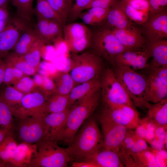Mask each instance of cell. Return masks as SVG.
I'll use <instances>...</instances> for the list:
<instances>
[{"label":"cell","instance_id":"cell-47","mask_svg":"<svg viewBox=\"0 0 167 167\" xmlns=\"http://www.w3.org/2000/svg\"><path fill=\"white\" fill-rule=\"evenodd\" d=\"M154 154L156 161L158 167H166L167 166V152L163 149L158 150L150 148Z\"/></svg>","mask_w":167,"mask_h":167},{"label":"cell","instance_id":"cell-28","mask_svg":"<svg viewBox=\"0 0 167 167\" xmlns=\"http://www.w3.org/2000/svg\"><path fill=\"white\" fill-rule=\"evenodd\" d=\"M69 95L54 93L46 99L45 108V114L62 112L68 107Z\"/></svg>","mask_w":167,"mask_h":167},{"label":"cell","instance_id":"cell-42","mask_svg":"<svg viewBox=\"0 0 167 167\" xmlns=\"http://www.w3.org/2000/svg\"><path fill=\"white\" fill-rule=\"evenodd\" d=\"M13 84L15 88L24 94L35 91L34 88L36 87L33 79L25 75Z\"/></svg>","mask_w":167,"mask_h":167},{"label":"cell","instance_id":"cell-12","mask_svg":"<svg viewBox=\"0 0 167 167\" xmlns=\"http://www.w3.org/2000/svg\"><path fill=\"white\" fill-rule=\"evenodd\" d=\"M45 98L36 90L24 94L19 106L13 110V114L18 119L31 116L44 115Z\"/></svg>","mask_w":167,"mask_h":167},{"label":"cell","instance_id":"cell-55","mask_svg":"<svg viewBox=\"0 0 167 167\" xmlns=\"http://www.w3.org/2000/svg\"><path fill=\"white\" fill-rule=\"evenodd\" d=\"M6 64L3 59L0 58V86L3 82Z\"/></svg>","mask_w":167,"mask_h":167},{"label":"cell","instance_id":"cell-37","mask_svg":"<svg viewBox=\"0 0 167 167\" xmlns=\"http://www.w3.org/2000/svg\"><path fill=\"white\" fill-rule=\"evenodd\" d=\"M46 1L62 19L64 24H66L71 7L72 0Z\"/></svg>","mask_w":167,"mask_h":167},{"label":"cell","instance_id":"cell-20","mask_svg":"<svg viewBox=\"0 0 167 167\" xmlns=\"http://www.w3.org/2000/svg\"><path fill=\"white\" fill-rule=\"evenodd\" d=\"M145 49L152 58L151 68L167 66V41H147Z\"/></svg>","mask_w":167,"mask_h":167},{"label":"cell","instance_id":"cell-6","mask_svg":"<svg viewBox=\"0 0 167 167\" xmlns=\"http://www.w3.org/2000/svg\"><path fill=\"white\" fill-rule=\"evenodd\" d=\"M91 45L95 53L94 54L114 66L117 56L127 49L120 42L112 30L107 27L93 33Z\"/></svg>","mask_w":167,"mask_h":167},{"label":"cell","instance_id":"cell-48","mask_svg":"<svg viewBox=\"0 0 167 167\" xmlns=\"http://www.w3.org/2000/svg\"><path fill=\"white\" fill-rule=\"evenodd\" d=\"M14 68L6 64L3 82L5 85L14 84L17 81Z\"/></svg>","mask_w":167,"mask_h":167},{"label":"cell","instance_id":"cell-53","mask_svg":"<svg viewBox=\"0 0 167 167\" xmlns=\"http://www.w3.org/2000/svg\"><path fill=\"white\" fill-rule=\"evenodd\" d=\"M71 166L73 167H97L94 162L89 160L75 161L73 163Z\"/></svg>","mask_w":167,"mask_h":167},{"label":"cell","instance_id":"cell-24","mask_svg":"<svg viewBox=\"0 0 167 167\" xmlns=\"http://www.w3.org/2000/svg\"><path fill=\"white\" fill-rule=\"evenodd\" d=\"M40 39L36 29L30 25L21 34L12 51L17 55L22 56L36 40Z\"/></svg>","mask_w":167,"mask_h":167},{"label":"cell","instance_id":"cell-26","mask_svg":"<svg viewBox=\"0 0 167 167\" xmlns=\"http://www.w3.org/2000/svg\"><path fill=\"white\" fill-rule=\"evenodd\" d=\"M148 117L154 123L167 129V99L151 104L148 109Z\"/></svg>","mask_w":167,"mask_h":167},{"label":"cell","instance_id":"cell-49","mask_svg":"<svg viewBox=\"0 0 167 167\" xmlns=\"http://www.w3.org/2000/svg\"><path fill=\"white\" fill-rule=\"evenodd\" d=\"M164 84L167 86V66L151 68V72Z\"/></svg>","mask_w":167,"mask_h":167},{"label":"cell","instance_id":"cell-39","mask_svg":"<svg viewBox=\"0 0 167 167\" xmlns=\"http://www.w3.org/2000/svg\"><path fill=\"white\" fill-rule=\"evenodd\" d=\"M13 116L10 107L0 96V127L12 129L14 125Z\"/></svg>","mask_w":167,"mask_h":167},{"label":"cell","instance_id":"cell-1","mask_svg":"<svg viewBox=\"0 0 167 167\" xmlns=\"http://www.w3.org/2000/svg\"><path fill=\"white\" fill-rule=\"evenodd\" d=\"M91 116L84 122L66 148L72 160H85L103 147L102 134L96 120Z\"/></svg>","mask_w":167,"mask_h":167},{"label":"cell","instance_id":"cell-3","mask_svg":"<svg viewBox=\"0 0 167 167\" xmlns=\"http://www.w3.org/2000/svg\"><path fill=\"white\" fill-rule=\"evenodd\" d=\"M114 74L134 105L142 109H148L151 104L147 101V78L128 68L115 66Z\"/></svg>","mask_w":167,"mask_h":167},{"label":"cell","instance_id":"cell-10","mask_svg":"<svg viewBox=\"0 0 167 167\" xmlns=\"http://www.w3.org/2000/svg\"><path fill=\"white\" fill-rule=\"evenodd\" d=\"M30 21L19 16L10 17L7 25L0 33V58L13 49L22 33L31 25Z\"/></svg>","mask_w":167,"mask_h":167},{"label":"cell","instance_id":"cell-40","mask_svg":"<svg viewBox=\"0 0 167 167\" xmlns=\"http://www.w3.org/2000/svg\"><path fill=\"white\" fill-rule=\"evenodd\" d=\"M154 139L150 144L152 148L158 150L167 148V129L155 123Z\"/></svg>","mask_w":167,"mask_h":167},{"label":"cell","instance_id":"cell-30","mask_svg":"<svg viewBox=\"0 0 167 167\" xmlns=\"http://www.w3.org/2000/svg\"><path fill=\"white\" fill-rule=\"evenodd\" d=\"M129 159L131 167H158L154 154L149 148L130 155Z\"/></svg>","mask_w":167,"mask_h":167},{"label":"cell","instance_id":"cell-2","mask_svg":"<svg viewBox=\"0 0 167 167\" xmlns=\"http://www.w3.org/2000/svg\"><path fill=\"white\" fill-rule=\"evenodd\" d=\"M99 91L92 92L69 107L65 124L59 138L69 144L84 122L91 116L98 105Z\"/></svg>","mask_w":167,"mask_h":167},{"label":"cell","instance_id":"cell-35","mask_svg":"<svg viewBox=\"0 0 167 167\" xmlns=\"http://www.w3.org/2000/svg\"><path fill=\"white\" fill-rule=\"evenodd\" d=\"M45 44L41 39L36 40L28 52L22 56L24 61L30 66L35 68L37 71L41 62V49Z\"/></svg>","mask_w":167,"mask_h":167},{"label":"cell","instance_id":"cell-54","mask_svg":"<svg viewBox=\"0 0 167 167\" xmlns=\"http://www.w3.org/2000/svg\"><path fill=\"white\" fill-rule=\"evenodd\" d=\"M33 79L36 87L40 88L42 86L43 82V76L38 73H35L34 75Z\"/></svg>","mask_w":167,"mask_h":167},{"label":"cell","instance_id":"cell-13","mask_svg":"<svg viewBox=\"0 0 167 167\" xmlns=\"http://www.w3.org/2000/svg\"><path fill=\"white\" fill-rule=\"evenodd\" d=\"M98 119L102 131L103 147L118 153L128 129L100 115Z\"/></svg>","mask_w":167,"mask_h":167},{"label":"cell","instance_id":"cell-17","mask_svg":"<svg viewBox=\"0 0 167 167\" xmlns=\"http://www.w3.org/2000/svg\"><path fill=\"white\" fill-rule=\"evenodd\" d=\"M69 109V107H68L62 112L50 113L44 115L46 135L44 139L57 142L59 141Z\"/></svg>","mask_w":167,"mask_h":167},{"label":"cell","instance_id":"cell-4","mask_svg":"<svg viewBox=\"0 0 167 167\" xmlns=\"http://www.w3.org/2000/svg\"><path fill=\"white\" fill-rule=\"evenodd\" d=\"M102 67L101 58L94 54H72L68 72L77 85L98 78Z\"/></svg>","mask_w":167,"mask_h":167},{"label":"cell","instance_id":"cell-16","mask_svg":"<svg viewBox=\"0 0 167 167\" xmlns=\"http://www.w3.org/2000/svg\"><path fill=\"white\" fill-rule=\"evenodd\" d=\"M146 50L127 49L118 55L115 61V66L128 68L134 71L150 66L148 63L149 58Z\"/></svg>","mask_w":167,"mask_h":167},{"label":"cell","instance_id":"cell-25","mask_svg":"<svg viewBox=\"0 0 167 167\" xmlns=\"http://www.w3.org/2000/svg\"><path fill=\"white\" fill-rule=\"evenodd\" d=\"M109 9L99 7L90 8L78 16L85 25L96 26L105 21Z\"/></svg>","mask_w":167,"mask_h":167},{"label":"cell","instance_id":"cell-33","mask_svg":"<svg viewBox=\"0 0 167 167\" xmlns=\"http://www.w3.org/2000/svg\"><path fill=\"white\" fill-rule=\"evenodd\" d=\"M24 94L14 87L6 85L0 93V96L9 106L12 111L19 106Z\"/></svg>","mask_w":167,"mask_h":167},{"label":"cell","instance_id":"cell-18","mask_svg":"<svg viewBox=\"0 0 167 167\" xmlns=\"http://www.w3.org/2000/svg\"><path fill=\"white\" fill-rule=\"evenodd\" d=\"M37 153L36 144L21 142L14 152L10 162L11 167H28Z\"/></svg>","mask_w":167,"mask_h":167},{"label":"cell","instance_id":"cell-51","mask_svg":"<svg viewBox=\"0 0 167 167\" xmlns=\"http://www.w3.org/2000/svg\"><path fill=\"white\" fill-rule=\"evenodd\" d=\"M147 142L143 139L138 137L131 151L129 156L138 153L140 152L146 150L149 148Z\"/></svg>","mask_w":167,"mask_h":167},{"label":"cell","instance_id":"cell-22","mask_svg":"<svg viewBox=\"0 0 167 167\" xmlns=\"http://www.w3.org/2000/svg\"><path fill=\"white\" fill-rule=\"evenodd\" d=\"M101 86V81L98 78L76 85L69 94L68 107L88 95L99 91Z\"/></svg>","mask_w":167,"mask_h":167},{"label":"cell","instance_id":"cell-44","mask_svg":"<svg viewBox=\"0 0 167 167\" xmlns=\"http://www.w3.org/2000/svg\"><path fill=\"white\" fill-rule=\"evenodd\" d=\"M43 82L40 88L41 92L45 96L46 100L50 95L55 92V85L52 79L50 77L43 75Z\"/></svg>","mask_w":167,"mask_h":167},{"label":"cell","instance_id":"cell-34","mask_svg":"<svg viewBox=\"0 0 167 167\" xmlns=\"http://www.w3.org/2000/svg\"><path fill=\"white\" fill-rule=\"evenodd\" d=\"M134 131L136 134L150 144L154 136L155 125L147 117L140 120L139 124Z\"/></svg>","mask_w":167,"mask_h":167},{"label":"cell","instance_id":"cell-57","mask_svg":"<svg viewBox=\"0 0 167 167\" xmlns=\"http://www.w3.org/2000/svg\"><path fill=\"white\" fill-rule=\"evenodd\" d=\"M11 0H0V8H7Z\"/></svg>","mask_w":167,"mask_h":167},{"label":"cell","instance_id":"cell-52","mask_svg":"<svg viewBox=\"0 0 167 167\" xmlns=\"http://www.w3.org/2000/svg\"><path fill=\"white\" fill-rule=\"evenodd\" d=\"M10 17L7 8H0V33L5 28Z\"/></svg>","mask_w":167,"mask_h":167},{"label":"cell","instance_id":"cell-45","mask_svg":"<svg viewBox=\"0 0 167 167\" xmlns=\"http://www.w3.org/2000/svg\"><path fill=\"white\" fill-rule=\"evenodd\" d=\"M149 6V15H155L166 10L167 0H148Z\"/></svg>","mask_w":167,"mask_h":167},{"label":"cell","instance_id":"cell-58","mask_svg":"<svg viewBox=\"0 0 167 167\" xmlns=\"http://www.w3.org/2000/svg\"><path fill=\"white\" fill-rule=\"evenodd\" d=\"M10 167L7 163L4 162L0 158V167Z\"/></svg>","mask_w":167,"mask_h":167},{"label":"cell","instance_id":"cell-9","mask_svg":"<svg viewBox=\"0 0 167 167\" xmlns=\"http://www.w3.org/2000/svg\"><path fill=\"white\" fill-rule=\"evenodd\" d=\"M44 115L31 116L18 119L15 131L21 142L36 144L45 136Z\"/></svg>","mask_w":167,"mask_h":167},{"label":"cell","instance_id":"cell-50","mask_svg":"<svg viewBox=\"0 0 167 167\" xmlns=\"http://www.w3.org/2000/svg\"><path fill=\"white\" fill-rule=\"evenodd\" d=\"M117 0H92L85 10L93 7L109 9Z\"/></svg>","mask_w":167,"mask_h":167},{"label":"cell","instance_id":"cell-19","mask_svg":"<svg viewBox=\"0 0 167 167\" xmlns=\"http://www.w3.org/2000/svg\"><path fill=\"white\" fill-rule=\"evenodd\" d=\"M111 29L127 28L133 24L126 15L121 1H117L109 9L105 21Z\"/></svg>","mask_w":167,"mask_h":167},{"label":"cell","instance_id":"cell-29","mask_svg":"<svg viewBox=\"0 0 167 167\" xmlns=\"http://www.w3.org/2000/svg\"><path fill=\"white\" fill-rule=\"evenodd\" d=\"M2 58L6 65L18 69L24 75H34L37 71L35 68L24 61L22 56L17 55L13 51L9 52Z\"/></svg>","mask_w":167,"mask_h":167},{"label":"cell","instance_id":"cell-7","mask_svg":"<svg viewBox=\"0 0 167 167\" xmlns=\"http://www.w3.org/2000/svg\"><path fill=\"white\" fill-rule=\"evenodd\" d=\"M101 83L102 99L106 106L115 107L128 105L134 107L132 101L113 71L109 69L105 70Z\"/></svg>","mask_w":167,"mask_h":167},{"label":"cell","instance_id":"cell-41","mask_svg":"<svg viewBox=\"0 0 167 167\" xmlns=\"http://www.w3.org/2000/svg\"><path fill=\"white\" fill-rule=\"evenodd\" d=\"M49 20L37 18V22L34 27L41 39L44 41L45 44L52 42L49 28Z\"/></svg>","mask_w":167,"mask_h":167},{"label":"cell","instance_id":"cell-14","mask_svg":"<svg viewBox=\"0 0 167 167\" xmlns=\"http://www.w3.org/2000/svg\"><path fill=\"white\" fill-rule=\"evenodd\" d=\"M143 25V33L147 41L152 42L167 38V12L165 10L158 13L150 15Z\"/></svg>","mask_w":167,"mask_h":167},{"label":"cell","instance_id":"cell-5","mask_svg":"<svg viewBox=\"0 0 167 167\" xmlns=\"http://www.w3.org/2000/svg\"><path fill=\"white\" fill-rule=\"evenodd\" d=\"M58 142L44 139L36 143L37 153L28 167H66L72 160L66 148Z\"/></svg>","mask_w":167,"mask_h":167},{"label":"cell","instance_id":"cell-23","mask_svg":"<svg viewBox=\"0 0 167 167\" xmlns=\"http://www.w3.org/2000/svg\"><path fill=\"white\" fill-rule=\"evenodd\" d=\"M148 78V102L156 103L167 98V86L162 83L151 72Z\"/></svg>","mask_w":167,"mask_h":167},{"label":"cell","instance_id":"cell-32","mask_svg":"<svg viewBox=\"0 0 167 167\" xmlns=\"http://www.w3.org/2000/svg\"><path fill=\"white\" fill-rule=\"evenodd\" d=\"M34 13L37 18L56 21L63 26L62 19L46 0H37Z\"/></svg>","mask_w":167,"mask_h":167},{"label":"cell","instance_id":"cell-27","mask_svg":"<svg viewBox=\"0 0 167 167\" xmlns=\"http://www.w3.org/2000/svg\"><path fill=\"white\" fill-rule=\"evenodd\" d=\"M55 85L57 93L69 95L76 84L68 71L56 72L52 78Z\"/></svg>","mask_w":167,"mask_h":167},{"label":"cell","instance_id":"cell-21","mask_svg":"<svg viewBox=\"0 0 167 167\" xmlns=\"http://www.w3.org/2000/svg\"><path fill=\"white\" fill-rule=\"evenodd\" d=\"M85 160L94 162L97 167H122L118 153L103 147Z\"/></svg>","mask_w":167,"mask_h":167},{"label":"cell","instance_id":"cell-8","mask_svg":"<svg viewBox=\"0 0 167 167\" xmlns=\"http://www.w3.org/2000/svg\"><path fill=\"white\" fill-rule=\"evenodd\" d=\"M93 33L84 24L71 23L63 27V36L68 49L78 54L91 45Z\"/></svg>","mask_w":167,"mask_h":167},{"label":"cell","instance_id":"cell-31","mask_svg":"<svg viewBox=\"0 0 167 167\" xmlns=\"http://www.w3.org/2000/svg\"><path fill=\"white\" fill-rule=\"evenodd\" d=\"M18 144L11 130L0 143V158L10 167L12 155Z\"/></svg>","mask_w":167,"mask_h":167},{"label":"cell","instance_id":"cell-38","mask_svg":"<svg viewBox=\"0 0 167 167\" xmlns=\"http://www.w3.org/2000/svg\"><path fill=\"white\" fill-rule=\"evenodd\" d=\"M121 2L126 15L132 22L142 25L147 21L149 15L134 8L124 0Z\"/></svg>","mask_w":167,"mask_h":167},{"label":"cell","instance_id":"cell-15","mask_svg":"<svg viewBox=\"0 0 167 167\" xmlns=\"http://www.w3.org/2000/svg\"><path fill=\"white\" fill-rule=\"evenodd\" d=\"M111 30L126 49L136 50L145 49L147 41L142 31L133 25L125 28Z\"/></svg>","mask_w":167,"mask_h":167},{"label":"cell","instance_id":"cell-36","mask_svg":"<svg viewBox=\"0 0 167 167\" xmlns=\"http://www.w3.org/2000/svg\"><path fill=\"white\" fill-rule=\"evenodd\" d=\"M33 0H11L16 8L18 16L30 21L34 13Z\"/></svg>","mask_w":167,"mask_h":167},{"label":"cell","instance_id":"cell-46","mask_svg":"<svg viewBox=\"0 0 167 167\" xmlns=\"http://www.w3.org/2000/svg\"><path fill=\"white\" fill-rule=\"evenodd\" d=\"M134 8L149 15L148 0H124Z\"/></svg>","mask_w":167,"mask_h":167},{"label":"cell","instance_id":"cell-56","mask_svg":"<svg viewBox=\"0 0 167 167\" xmlns=\"http://www.w3.org/2000/svg\"><path fill=\"white\" fill-rule=\"evenodd\" d=\"M11 130L0 127V143L4 139Z\"/></svg>","mask_w":167,"mask_h":167},{"label":"cell","instance_id":"cell-11","mask_svg":"<svg viewBox=\"0 0 167 167\" xmlns=\"http://www.w3.org/2000/svg\"><path fill=\"white\" fill-rule=\"evenodd\" d=\"M100 115L127 129H135L140 120L138 112L134 107L128 105L106 106Z\"/></svg>","mask_w":167,"mask_h":167},{"label":"cell","instance_id":"cell-43","mask_svg":"<svg viewBox=\"0 0 167 167\" xmlns=\"http://www.w3.org/2000/svg\"><path fill=\"white\" fill-rule=\"evenodd\" d=\"M92 0H76L71 6L67 19L69 23H72L78 18L81 12L85 10L86 7Z\"/></svg>","mask_w":167,"mask_h":167}]
</instances>
